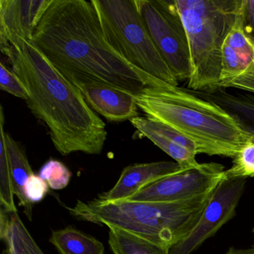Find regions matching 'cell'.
<instances>
[{"label": "cell", "mask_w": 254, "mask_h": 254, "mask_svg": "<svg viewBox=\"0 0 254 254\" xmlns=\"http://www.w3.org/2000/svg\"><path fill=\"white\" fill-rule=\"evenodd\" d=\"M69 81H95L133 96L167 84L123 59L105 39L92 0H50L32 38Z\"/></svg>", "instance_id": "1"}, {"label": "cell", "mask_w": 254, "mask_h": 254, "mask_svg": "<svg viewBox=\"0 0 254 254\" xmlns=\"http://www.w3.org/2000/svg\"><path fill=\"white\" fill-rule=\"evenodd\" d=\"M0 50L26 87V104L48 127L56 150L64 156L100 154L108 137L106 125L33 40L0 31Z\"/></svg>", "instance_id": "2"}, {"label": "cell", "mask_w": 254, "mask_h": 254, "mask_svg": "<svg viewBox=\"0 0 254 254\" xmlns=\"http://www.w3.org/2000/svg\"><path fill=\"white\" fill-rule=\"evenodd\" d=\"M145 117L170 126L192 141L198 154L233 159L254 133L221 105L169 84L145 87L134 96Z\"/></svg>", "instance_id": "3"}, {"label": "cell", "mask_w": 254, "mask_h": 254, "mask_svg": "<svg viewBox=\"0 0 254 254\" xmlns=\"http://www.w3.org/2000/svg\"><path fill=\"white\" fill-rule=\"evenodd\" d=\"M213 191L174 202L78 200L67 209L76 219L115 227L170 248L192 230Z\"/></svg>", "instance_id": "4"}, {"label": "cell", "mask_w": 254, "mask_h": 254, "mask_svg": "<svg viewBox=\"0 0 254 254\" xmlns=\"http://www.w3.org/2000/svg\"><path fill=\"white\" fill-rule=\"evenodd\" d=\"M188 37L191 59L189 90L219 89L222 47L242 0H175Z\"/></svg>", "instance_id": "5"}, {"label": "cell", "mask_w": 254, "mask_h": 254, "mask_svg": "<svg viewBox=\"0 0 254 254\" xmlns=\"http://www.w3.org/2000/svg\"><path fill=\"white\" fill-rule=\"evenodd\" d=\"M105 39L123 59L151 76L178 87L154 45L135 0H92Z\"/></svg>", "instance_id": "6"}, {"label": "cell", "mask_w": 254, "mask_h": 254, "mask_svg": "<svg viewBox=\"0 0 254 254\" xmlns=\"http://www.w3.org/2000/svg\"><path fill=\"white\" fill-rule=\"evenodd\" d=\"M135 2L154 45L178 82L189 81L190 45L175 0H135Z\"/></svg>", "instance_id": "7"}, {"label": "cell", "mask_w": 254, "mask_h": 254, "mask_svg": "<svg viewBox=\"0 0 254 254\" xmlns=\"http://www.w3.org/2000/svg\"><path fill=\"white\" fill-rule=\"evenodd\" d=\"M225 168L216 163H200L161 178L126 200L136 201H181L210 192L224 178Z\"/></svg>", "instance_id": "8"}, {"label": "cell", "mask_w": 254, "mask_h": 254, "mask_svg": "<svg viewBox=\"0 0 254 254\" xmlns=\"http://www.w3.org/2000/svg\"><path fill=\"white\" fill-rule=\"evenodd\" d=\"M246 183L247 179L224 178L212 192L194 228L169 248V254H191L231 220L236 215Z\"/></svg>", "instance_id": "9"}, {"label": "cell", "mask_w": 254, "mask_h": 254, "mask_svg": "<svg viewBox=\"0 0 254 254\" xmlns=\"http://www.w3.org/2000/svg\"><path fill=\"white\" fill-rule=\"evenodd\" d=\"M241 11L223 45L219 89L254 95V40L244 32Z\"/></svg>", "instance_id": "10"}, {"label": "cell", "mask_w": 254, "mask_h": 254, "mask_svg": "<svg viewBox=\"0 0 254 254\" xmlns=\"http://www.w3.org/2000/svg\"><path fill=\"white\" fill-rule=\"evenodd\" d=\"M130 122L142 136L170 156L183 169L200 166L196 160L198 153L195 144L182 133L167 125L147 117H135Z\"/></svg>", "instance_id": "11"}, {"label": "cell", "mask_w": 254, "mask_h": 254, "mask_svg": "<svg viewBox=\"0 0 254 254\" xmlns=\"http://www.w3.org/2000/svg\"><path fill=\"white\" fill-rule=\"evenodd\" d=\"M70 81L82 93L90 108L111 122L131 120L139 117L134 96L95 81Z\"/></svg>", "instance_id": "12"}, {"label": "cell", "mask_w": 254, "mask_h": 254, "mask_svg": "<svg viewBox=\"0 0 254 254\" xmlns=\"http://www.w3.org/2000/svg\"><path fill=\"white\" fill-rule=\"evenodd\" d=\"M183 170L185 169L176 162L130 165L123 169L115 186L109 191L99 194L97 198L102 201L126 200L146 186Z\"/></svg>", "instance_id": "13"}, {"label": "cell", "mask_w": 254, "mask_h": 254, "mask_svg": "<svg viewBox=\"0 0 254 254\" xmlns=\"http://www.w3.org/2000/svg\"><path fill=\"white\" fill-rule=\"evenodd\" d=\"M50 0H0V31L32 39Z\"/></svg>", "instance_id": "14"}, {"label": "cell", "mask_w": 254, "mask_h": 254, "mask_svg": "<svg viewBox=\"0 0 254 254\" xmlns=\"http://www.w3.org/2000/svg\"><path fill=\"white\" fill-rule=\"evenodd\" d=\"M5 144L9 161L14 194L23 206L24 213L29 220L32 219V203L26 197L25 187L34 172L29 163L24 148L9 133L5 131Z\"/></svg>", "instance_id": "15"}, {"label": "cell", "mask_w": 254, "mask_h": 254, "mask_svg": "<svg viewBox=\"0 0 254 254\" xmlns=\"http://www.w3.org/2000/svg\"><path fill=\"white\" fill-rule=\"evenodd\" d=\"M0 236L11 254H45L34 240L18 214L11 213L2 206Z\"/></svg>", "instance_id": "16"}, {"label": "cell", "mask_w": 254, "mask_h": 254, "mask_svg": "<svg viewBox=\"0 0 254 254\" xmlns=\"http://www.w3.org/2000/svg\"><path fill=\"white\" fill-rule=\"evenodd\" d=\"M189 90L197 96L221 105L237 116L254 133V95L238 92L230 93L226 89H218L210 92Z\"/></svg>", "instance_id": "17"}, {"label": "cell", "mask_w": 254, "mask_h": 254, "mask_svg": "<svg viewBox=\"0 0 254 254\" xmlns=\"http://www.w3.org/2000/svg\"><path fill=\"white\" fill-rule=\"evenodd\" d=\"M50 242L60 254H105L103 243L72 226L53 230Z\"/></svg>", "instance_id": "18"}, {"label": "cell", "mask_w": 254, "mask_h": 254, "mask_svg": "<svg viewBox=\"0 0 254 254\" xmlns=\"http://www.w3.org/2000/svg\"><path fill=\"white\" fill-rule=\"evenodd\" d=\"M109 228L110 248L114 254H169V248L161 246L125 230Z\"/></svg>", "instance_id": "19"}, {"label": "cell", "mask_w": 254, "mask_h": 254, "mask_svg": "<svg viewBox=\"0 0 254 254\" xmlns=\"http://www.w3.org/2000/svg\"><path fill=\"white\" fill-rule=\"evenodd\" d=\"M0 108V200L5 210L11 213H17L14 200L15 194L5 144V115L2 105Z\"/></svg>", "instance_id": "20"}, {"label": "cell", "mask_w": 254, "mask_h": 254, "mask_svg": "<svg viewBox=\"0 0 254 254\" xmlns=\"http://www.w3.org/2000/svg\"><path fill=\"white\" fill-rule=\"evenodd\" d=\"M254 177V141L247 144L233 159V165L225 171L227 179H248Z\"/></svg>", "instance_id": "21"}, {"label": "cell", "mask_w": 254, "mask_h": 254, "mask_svg": "<svg viewBox=\"0 0 254 254\" xmlns=\"http://www.w3.org/2000/svg\"><path fill=\"white\" fill-rule=\"evenodd\" d=\"M39 176L48 184L52 190H61L67 187L72 173L63 163L51 159L41 167Z\"/></svg>", "instance_id": "22"}, {"label": "cell", "mask_w": 254, "mask_h": 254, "mask_svg": "<svg viewBox=\"0 0 254 254\" xmlns=\"http://www.w3.org/2000/svg\"><path fill=\"white\" fill-rule=\"evenodd\" d=\"M0 90L25 101L28 99L26 87L20 78L2 63L0 64Z\"/></svg>", "instance_id": "23"}, {"label": "cell", "mask_w": 254, "mask_h": 254, "mask_svg": "<svg viewBox=\"0 0 254 254\" xmlns=\"http://www.w3.org/2000/svg\"><path fill=\"white\" fill-rule=\"evenodd\" d=\"M48 184L44 179L34 174L30 177L25 187L26 197L30 203H38L47 195L49 191Z\"/></svg>", "instance_id": "24"}, {"label": "cell", "mask_w": 254, "mask_h": 254, "mask_svg": "<svg viewBox=\"0 0 254 254\" xmlns=\"http://www.w3.org/2000/svg\"><path fill=\"white\" fill-rule=\"evenodd\" d=\"M241 14L245 35L254 40V0H242Z\"/></svg>", "instance_id": "25"}, {"label": "cell", "mask_w": 254, "mask_h": 254, "mask_svg": "<svg viewBox=\"0 0 254 254\" xmlns=\"http://www.w3.org/2000/svg\"><path fill=\"white\" fill-rule=\"evenodd\" d=\"M224 254H254V247L250 248H231Z\"/></svg>", "instance_id": "26"}, {"label": "cell", "mask_w": 254, "mask_h": 254, "mask_svg": "<svg viewBox=\"0 0 254 254\" xmlns=\"http://www.w3.org/2000/svg\"><path fill=\"white\" fill-rule=\"evenodd\" d=\"M2 254H11V251H10L9 248L6 247V248L2 251Z\"/></svg>", "instance_id": "27"}, {"label": "cell", "mask_w": 254, "mask_h": 254, "mask_svg": "<svg viewBox=\"0 0 254 254\" xmlns=\"http://www.w3.org/2000/svg\"><path fill=\"white\" fill-rule=\"evenodd\" d=\"M253 233H254V229H253Z\"/></svg>", "instance_id": "28"}]
</instances>
